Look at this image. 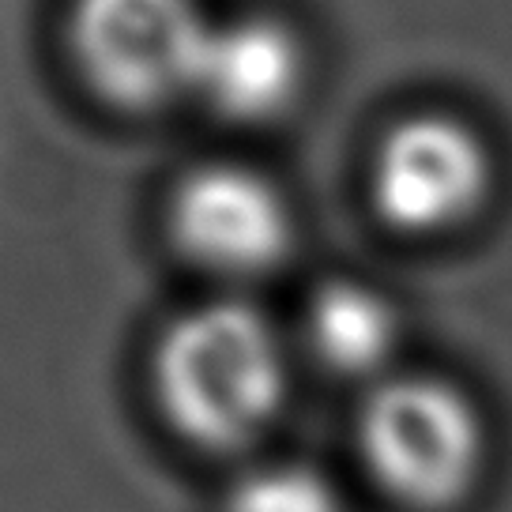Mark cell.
Returning <instances> with one entry per match:
<instances>
[{"mask_svg": "<svg viewBox=\"0 0 512 512\" xmlns=\"http://www.w3.org/2000/svg\"><path fill=\"white\" fill-rule=\"evenodd\" d=\"M155 396L166 422L192 445L211 452L249 445L287 396L279 336L249 305H200L162 332Z\"/></svg>", "mask_w": 512, "mask_h": 512, "instance_id": "6da1fadb", "label": "cell"}, {"mask_svg": "<svg viewBox=\"0 0 512 512\" xmlns=\"http://www.w3.org/2000/svg\"><path fill=\"white\" fill-rule=\"evenodd\" d=\"M358 452L373 482L411 512H452L479 490L490 433L479 403L445 377H388L362 403Z\"/></svg>", "mask_w": 512, "mask_h": 512, "instance_id": "7a4b0ae2", "label": "cell"}, {"mask_svg": "<svg viewBox=\"0 0 512 512\" xmlns=\"http://www.w3.org/2000/svg\"><path fill=\"white\" fill-rule=\"evenodd\" d=\"M211 23L196 0H76L72 46L83 72L121 106L196 91Z\"/></svg>", "mask_w": 512, "mask_h": 512, "instance_id": "3957f363", "label": "cell"}, {"mask_svg": "<svg viewBox=\"0 0 512 512\" xmlns=\"http://www.w3.org/2000/svg\"><path fill=\"white\" fill-rule=\"evenodd\" d=\"M490 185L479 136L452 117H411L373 159V200L384 223L407 234H441L464 223Z\"/></svg>", "mask_w": 512, "mask_h": 512, "instance_id": "277c9868", "label": "cell"}, {"mask_svg": "<svg viewBox=\"0 0 512 512\" xmlns=\"http://www.w3.org/2000/svg\"><path fill=\"white\" fill-rule=\"evenodd\" d=\"M177 241L211 272L256 275L279 264L290 245L283 196L245 166H204L181 185Z\"/></svg>", "mask_w": 512, "mask_h": 512, "instance_id": "5b68a950", "label": "cell"}, {"mask_svg": "<svg viewBox=\"0 0 512 512\" xmlns=\"http://www.w3.org/2000/svg\"><path fill=\"white\" fill-rule=\"evenodd\" d=\"M302 80L294 34L268 19L211 27L196 91L230 121H264L287 106Z\"/></svg>", "mask_w": 512, "mask_h": 512, "instance_id": "8992f818", "label": "cell"}, {"mask_svg": "<svg viewBox=\"0 0 512 512\" xmlns=\"http://www.w3.org/2000/svg\"><path fill=\"white\" fill-rule=\"evenodd\" d=\"M309 347L332 373L373 377L400 347L396 305L366 283H328L309 305Z\"/></svg>", "mask_w": 512, "mask_h": 512, "instance_id": "52a82bcc", "label": "cell"}, {"mask_svg": "<svg viewBox=\"0 0 512 512\" xmlns=\"http://www.w3.org/2000/svg\"><path fill=\"white\" fill-rule=\"evenodd\" d=\"M226 512H343V497L317 467L268 464L230 490Z\"/></svg>", "mask_w": 512, "mask_h": 512, "instance_id": "ba28073f", "label": "cell"}]
</instances>
